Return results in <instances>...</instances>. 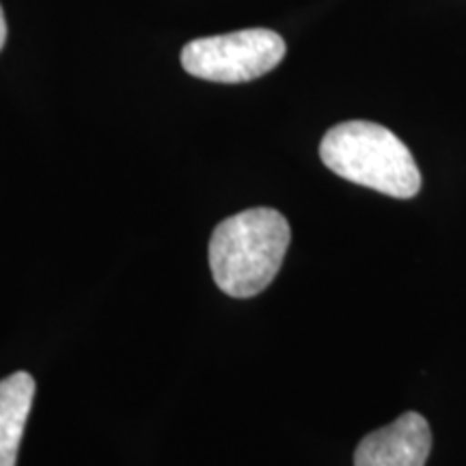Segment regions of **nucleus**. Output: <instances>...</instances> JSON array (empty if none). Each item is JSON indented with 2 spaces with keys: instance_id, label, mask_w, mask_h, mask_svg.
I'll return each mask as SVG.
<instances>
[{
  "instance_id": "3",
  "label": "nucleus",
  "mask_w": 466,
  "mask_h": 466,
  "mask_svg": "<svg viewBox=\"0 0 466 466\" xmlns=\"http://www.w3.org/2000/svg\"><path fill=\"white\" fill-rule=\"evenodd\" d=\"M285 56L283 37L268 28H247L214 37L192 39L182 50L190 76L209 83L238 85L272 72Z\"/></svg>"
},
{
  "instance_id": "6",
  "label": "nucleus",
  "mask_w": 466,
  "mask_h": 466,
  "mask_svg": "<svg viewBox=\"0 0 466 466\" xmlns=\"http://www.w3.org/2000/svg\"><path fill=\"white\" fill-rule=\"evenodd\" d=\"M5 42H7V20H5L3 7H0V50H3Z\"/></svg>"
},
{
  "instance_id": "1",
  "label": "nucleus",
  "mask_w": 466,
  "mask_h": 466,
  "mask_svg": "<svg viewBox=\"0 0 466 466\" xmlns=\"http://www.w3.org/2000/svg\"><path fill=\"white\" fill-rule=\"evenodd\" d=\"M288 218L272 208L244 209L217 225L209 240L214 283L233 299H250L275 281L288 253Z\"/></svg>"
},
{
  "instance_id": "4",
  "label": "nucleus",
  "mask_w": 466,
  "mask_h": 466,
  "mask_svg": "<svg viewBox=\"0 0 466 466\" xmlns=\"http://www.w3.org/2000/svg\"><path fill=\"white\" fill-rule=\"evenodd\" d=\"M430 451L432 432L425 417L404 412L359 442L354 466H425Z\"/></svg>"
},
{
  "instance_id": "2",
  "label": "nucleus",
  "mask_w": 466,
  "mask_h": 466,
  "mask_svg": "<svg viewBox=\"0 0 466 466\" xmlns=\"http://www.w3.org/2000/svg\"><path fill=\"white\" fill-rule=\"evenodd\" d=\"M319 158L348 182L395 199H410L421 188V173L410 149L391 130L371 121H343L319 143Z\"/></svg>"
},
{
  "instance_id": "5",
  "label": "nucleus",
  "mask_w": 466,
  "mask_h": 466,
  "mask_svg": "<svg viewBox=\"0 0 466 466\" xmlns=\"http://www.w3.org/2000/svg\"><path fill=\"white\" fill-rule=\"evenodd\" d=\"M35 398V380L15 371L0 380V466H15Z\"/></svg>"
}]
</instances>
